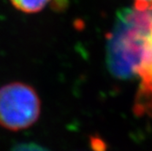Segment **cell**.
<instances>
[{
	"mask_svg": "<svg viewBox=\"0 0 152 151\" xmlns=\"http://www.w3.org/2000/svg\"><path fill=\"white\" fill-rule=\"evenodd\" d=\"M135 5L137 6H141V5H147L152 3V0H134Z\"/></svg>",
	"mask_w": 152,
	"mask_h": 151,
	"instance_id": "obj_5",
	"label": "cell"
},
{
	"mask_svg": "<svg viewBox=\"0 0 152 151\" xmlns=\"http://www.w3.org/2000/svg\"><path fill=\"white\" fill-rule=\"evenodd\" d=\"M17 10L24 14H37L42 11L50 0H9Z\"/></svg>",
	"mask_w": 152,
	"mask_h": 151,
	"instance_id": "obj_3",
	"label": "cell"
},
{
	"mask_svg": "<svg viewBox=\"0 0 152 151\" xmlns=\"http://www.w3.org/2000/svg\"><path fill=\"white\" fill-rule=\"evenodd\" d=\"M11 151H49L46 147L35 143H21L12 148Z\"/></svg>",
	"mask_w": 152,
	"mask_h": 151,
	"instance_id": "obj_4",
	"label": "cell"
},
{
	"mask_svg": "<svg viewBox=\"0 0 152 151\" xmlns=\"http://www.w3.org/2000/svg\"><path fill=\"white\" fill-rule=\"evenodd\" d=\"M107 62L119 78L139 77V95L152 101V3L118 13L107 37Z\"/></svg>",
	"mask_w": 152,
	"mask_h": 151,
	"instance_id": "obj_1",
	"label": "cell"
},
{
	"mask_svg": "<svg viewBox=\"0 0 152 151\" xmlns=\"http://www.w3.org/2000/svg\"><path fill=\"white\" fill-rule=\"evenodd\" d=\"M41 113L36 89L24 82H10L0 88V127L18 132L31 128Z\"/></svg>",
	"mask_w": 152,
	"mask_h": 151,
	"instance_id": "obj_2",
	"label": "cell"
}]
</instances>
